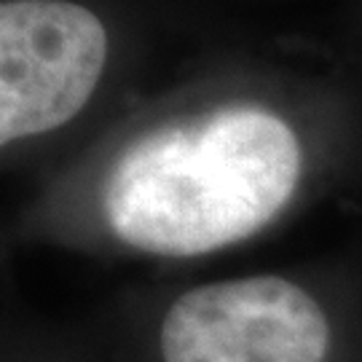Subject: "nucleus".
<instances>
[{
    "label": "nucleus",
    "instance_id": "1",
    "mask_svg": "<svg viewBox=\"0 0 362 362\" xmlns=\"http://www.w3.org/2000/svg\"><path fill=\"white\" fill-rule=\"evenodd\" d=\"M300 177V145L279 116L223 107L129 145L105 185V218L124 245L191 258L269 226Z\"/></svg>",
    "mask_w": 362,
    "mask_h": 362
},
{
    "label": "nucleus",
    "instance_id": "2",
    "mask_svg": "<svg viewBox=\"0 0 362 362\" xmlns=\"http://www.w3.org/2000/svg\"><path fill=\"white\" fill-rule=\"evenodd\" d=\"M161 362H325L330 322L285 276H245L182 293L161 322Z\"/></svg>",
    "mask_w": 362,
    "mask_h": 362
},
{
    "label": "nucleus",
    "instance_id": "3",
    "mask_svg": "<svg viewBox=\"0 0 362 362\" xmlns=\"http://www.w3.org/2000/svg\"><path fill=\"white\" fill-rule=\"evenodd\" d=\"M107 35L97 13L65 0L0 6V143L67 124L103 76Z\"/></svg>",
    "mask_w": 362,
    "mask_h": 362
}]
</instances>
